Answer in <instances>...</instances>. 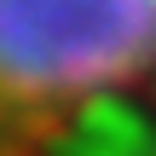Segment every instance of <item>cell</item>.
<instances>
[{
	"label": "cell",
	"instance_id": "cell-1",
	"mask_svg": "<svg viewBox=\"0 0 156 156\" xmlns=\"http://www.w3.org/2000/svg\"><path fill=\"white\" fill-rule=\"evenodd\" d=\"M151 69L156 0H0V156H41Z\"/></svg>",
	"mask_w": 156,
	"mask_h": 156
}]
</instances>
